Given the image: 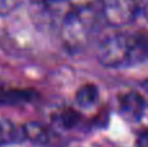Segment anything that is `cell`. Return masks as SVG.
I'll use <instances>...</instances> for the list:
<instances>
[{"label":"cell","mask_w":148,"mask_h":147,"mask_svg":"<svg viewBox=\"0 0 148 147\" xmlns=\"http://www.w3.org/2000/svg\"><path fill=\"white\" fill-rule=\"evenodd\" d=\"M78 120H79V115L75 111H73V109L62 111L55 116V122L60 128H64V129H72V128H74L78 124Z\"/></svg>","instance_id":"9"},{"label":"cell","mask_w":148,"mask_h":147,"mask_svg":"<svg viewBox=\"0 0 148 147\" xmlns=\"http://www.w3.org/2000/svg\"><path fill=\"white\" fill-rule=\"evenodd\" d=\"M99 99V90L95 85L92 83H86L82 87L78 89L75 94V100L83 108H88V107L95 106V103Z\"/></svg>","instance_id":"8"},{"label":"cell","mask_w":148,"mask_h":147,"mask_svg":"<svg viewBox=\"0 0 148 147\" xmlns=\"http://www.w3.org/2000/svg\"><path fill=\"white\" fill-rule=\"evenodd\" d=\"M31 1H33L35 5H39V4H43V3H46V1H49V0H31Z\"/></svg>","instance_id":"12"},{"label":"cell","mask_w":148,"mask_h":147,"mask_svg":"<svg viewBox=\"0 0 148 147\" xmlns=\"http://www.w3.org/2000/svg\"><path fill=\"white\" fill-rule=\"evenodd\" d=\"M97 60L107 68H127L148 61V31H121L103 39Z\"/></svg>","instance_id":"2"},{"label":"cell","mask_w":148,"mask_h":147,"mask_svg":"<svg viewBox=\"0 0 148 147\" xmlns=\"http://www.w3.org/2000/svg\"><path fill=\"white\" fill-rule=\"evenodd\" d=\"M22 139L30 141L35 145H48L52 138V133L46 125L36 121L26 122L21 126Z\"/></svg>","instance_id":"6"},{"label":"cell","mask_w":148,"mask_h":147,"mask_svg":"<svg viewBox=\"0 0 148 147\" xmlns=\"http://www.w3.org/2000/svg\"><path fill=\"white\" fill-rule=\"evenodd\" d=\"M136 147H148V133L140 134L136 142Z\"/></svg>","instance_id":"11"},{"label":"cell","mask_w":148,"mask_h":147,"mask_svg":"<svg viewBox=\"0 0 148 147\" xmlns=\"http://www.w3.org/2000/svg\"><path fill=\"white\" fill-rule=\"evenodd\" d=\"M22 0H0V16H7L12 13Z\"/></svg>","instance_id":"10"},{"label":"cell","mask_w":148,"mask_h":147,"mask_svg":"<svg viewBox=\"0 0 148 147\" xmlns=\"http://www.w3.org/2000/svg\"><path fill=\"white\" fill-rule=\"evenodd\" d=\"M1 87H3V86H1V83H0V89H1Z\"/></svg>","instance_id":"13"},{"label":"cell","mask_w":148,"mask_h":147,"mask_svg":"<svg viewBox=\"0 0 148 147\" xmlns=\"http://www.w3.org/2000/svg\"><path fill=\"white\" fill-rule=\"evenodd\" d=\"M38 93L31 89H0V107L1 106H23L34 102Z\"/></svg>","instance_id":"5"},{"label":"cell","mask_w":148,"mask_h":147,"mask_svg":"<svg viewBox=\"0 0 148 147\" xmlns=\"http://www.w3.org/2000/svg\"><path fill=\"white\" fill-rule=\"evenodd\" d=\"M36 7L44 20L57 27L69 52L86 48L103 20L100 0H49Z\"/></svg>","instance_id":"1"},{"label":"cell","mask_w":148,"mask_h":147,"mask_svg":"<svg viewBox=\"0 0 148 147\" xmlns=\"http://www.w3.org/2000/svg\"><path fill=\"white\" fill-rule=\"evenodd\" d=\"M146 111V102L138 93H126L120 98V113L127 122H139Z\"/></svg>","instance_id":"4"},{"label":"cell","mask_w":148,"mask_h":147,"mask_svg":"<svg viewBox=\"0 0 148 147\" xmlns=\"http://www.w3.org/2000/svg\"><path fill=\"white\" fill-rule=\"evenodd\" d=\"M22 141L21 126L17 128L12 121L0 119V147Z\"/></svg>","instance_id":"7"},{"label":"cell","mask_w":148,"mask_h":147,"mask_svg":"<svg viewBox=\"0 0 148 147\" xmlns=\"http://www.w3.org/2000/svg\"><path fill=\"white\" fill-rule=\"evenodd\" d=\"M147 7L148 0H100L103 20L114 27L134 22Z\"/></svg>","instance_id":"3"}]
</instances>
